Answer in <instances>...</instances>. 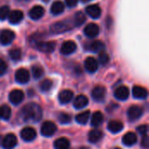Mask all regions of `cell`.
Masks as SVG:
<instances>
[{
  "instance_id": "1",
  "label": "cell",
  "mask_w": 149,
  "mask_h": 149,
  "mask_svg": "<svg viewBox=\"0 0 149 149\" xmlns=\"http://www.w3.org/2000/svg\"><path fill=\"white\" fill-rule=\"evenodd\" d=\"M42 109L36 103H28L21 110V115L24 121L38 122L42 118Z\"/></svg>"
},
{
  "instance_id": "2",
  "label": "cell",
  "mask_w": 149,
  "mask_h": 149,
  "mask_svg": "<svg viewBox=\"0 0 149 149\" xmlns=\"http://www.w3.org/2000/svg\"><path fill=\"white\" fill-rule=\"evenodd\" d=\"M72 28V25L67 21V20H63L60 22H57L51 25V31L53 34H59L65 32Z\"/></svg>"
},
{
  "instance_id": "3",
  "label": "cell",
  "mask_w": 149,
  "mask_h": 149,
  "mask_svg": "<svg viewBox=\"0 0 149 149\" xmlns=\"http://www.w3.org/2000/svg\"><path fill=\"white\" fill-rule=\"evenodd\" d=\"M35 47L42 52H45V53H51L55 50L56 47V44L52 41H47V42H44V41H36L35 42Z\"/></svg>"
},
{
  "instance_id": "4",
  "label": "cell",
  "mask_w": 149,
  "mask_h": 149,
  "mask_svg": "<svg viewBox=\"0 0 149 149\" xmlns=\"http://www.w3.org/2000/svg\"><path fill=\"white\" fill-rule=\"evenodd\" d=\"M57 131V126L52 121H45L41 127V134L45 137L53 135Z\"/></svg>"
},
{
  "instance_id": "5",
  "label": "cell",
  "mask_w": 149,
  "mask_h": 149,
  "mask_svg": "<svg viewBox=\"0 0 149 149\" xmlns=\"http://www.w3.org/2000/svg\"><path fill=\"white\" fill-rule=\"evenodd\" d=\"M15 38V33L10 30H3L0 33V44L3 45H8Z\"/></svg>"
},
{
  "instance_id": "6",
  "label": "cell",
  "mask_w": 149,
  "mask_h": 149,
  "mask_svg": "<svg viewBox=\"0 0 149 149\" xmlns=\"http://www.w3.org/2000/svg\"><path fill=\"white\" fill-rule=\"evenodd\" d=\"M77 49V45L75 44V42L72 41V40H68L65 41L62 44L61 47H60V52L63 55H70L72 53H73Z\"/></svg>"
},
{
  "instance_id": "7",
  "label": "cell",
  "mask_w": 149,
  "mask_h": 149,
  "mask_svg": "<svg viewBox=\"0 0 149 149\" xmlns=\"http://www.w3.org/2000/svg\"><path fill=\"white\" fill-rule=\"evenodd\" d=\"M15 79L19 84H26L30 80V73L26 69L20 68L15 73Z\"/></svg>"
},
{
  "instance_id": "8",
  "label": "cell",
  "mask_w": 149,
  "mask_h": 149,
  "mask_svg": "<svg viewBox=\"0 0 149 149\" xmlns=\"http://www.w3.org/2000/svg\"><path fill=\"white\" fill-rule=\"evenodd\" d=\"M143 113V110L141 107L138 106H132L127 111V118L131 121H134L139 120Z\"/></svg>"
},
{
  "instance_id": "9",
  "label": "cell",
  "mask_w": 149,
  "mask_h": 149,
  "mask_svg": "<svg viewBox=\"0 0 149 149\" xmlns=\"http://www.w3.org/2000/svg\"><path fill=\"white\" fill-rule=\"evenodd\" d=\"M17 143V137L13 134H7L3 140H2V146L4 149H12L16 147Z\"/></svg>"
},
{
  "instance_id": "10",
  "label": "cell",
  "mask_w": 149,
  "mask_h": 149,
  "mask_svg": "<svg viewBox=\"0 0 149 149\" xmlns=\"http://www.w3.org/2000/svg\"><path fill=\"white\" fill-rule=\"evenodd\" d=\"M24 98V94L21 90L15 89L12 90L10 94H9V100L13 104V105H18L20 104Z\"/></svg>"
},
{
  "instance_id": "11",
  "label": "cell",
  "mask_w": 149,
  "mask_h": 149,
  "mask_svg": "<svg viewBox=\"0 0 149 149\" xmlns=\"http://www.w3.org/2000/svg\"><path fill=\"white\" fill-rule=\"evenodd\" d=\"M20 136L23 141L29 142V141H33L36 138L37 133L32 127H24L22 129V131L20 133Z\"/></svg>"
},
{
  "instance_id": "12",
  "label": "cell",
  "mask_w": 149,
  "mask_h": 149,
  "mask_svg": "<svg viewBox=\"0 0 149 149\" xmlns=\"http://www.w3.org/2000/svg\"><path fill=\"white\" fill-rule=\"evenodd\" d=\"M93 99L97 102H102L106 97V88L104 86H96L93 88L92 92Z\"/></svg>"
},
{
  "instance_id": "13",
  "label": "cell",
  "mask_w": 149,
  "mask_h": 149,
  "mask_svg": "<svg viewBox=\"0 0 149 149\" xmlns=\"http://www.w3.org/2000/svg\"><path fill=\"white\" fill-rule=\"evenodd\" d=\"M84 33L86 34V36H87L88 38H93L95 37H97L100 33V28L99 26L94 24V23H90L88 24L85 29H84Z\"/></svg>"
},
{
  "instance_id": "14",
  "label": "cell",
  "mask_w": 149,
  "mask_h": 149,
  "mask_svg": "<svg viewBox=\"0 0 149 149\" xmlns=\"http://www.w3.org/2000/svg\"><path fill=\"white\" fill-rule=\"evenodd\" d=\"M45 14V9L40 5L33 6L29 11V17L33 20H38L41 18Z\"/></svg>"
},
{
  "instance_id": "15",
  "label": "cell",
  "mask_w": 149,
  "mask_h": 149,
  "mask_svg": "<svg viewBox=\"0 0 149 149\" xmlns=\"http://www.w3.org/2000/svg\"><path fill=\"white\" fill-rule=\"evenodd\" d=\"M98 67H99V63L94 58L88 57L85 60V68L88 72H90V73L95 72L98 70Z\"/></svg>"
},
{
  "instance_id": "16",
  "label": "cell",
  "mask_w": 149,
  "mask_h": 149,
  "mask_svg": "<svg viewBox=\"0 0 149 149\" xmlns=\"http://www.w3.org/2000/svg\"><path fill=\"white\" fill-rule=\"evenodd\" d=\"M24 17V13L19 10H14L10 11L8 15L9 22L12 24H17L21 22Z\"/></svg>"
},
{
  "instance_id": "17",
  "label": "cell",
  "mask_w": 149,
  "mask_h": 149,
  "mask_svg": "<svg viewBox=\"0 0 149 149\" xmlns=\"http://www.w3.org/2000/svg\"><path fill=\"white\" fill-rule=\"evenodd\" d=\"M86 12L93 18H99L101 15V9L98 4H91L86 8Z\"/></svg>"
},
{
  "instance_id": "18",
  "label": "cell",
  "mask_w": 149,
  "mask_h": 149,
  "mask_svg": "<svg viewBox=\"0 0 149 149\" xmlns=\"http://www.w3.org/2000/svg\"><path fill=\"white\" fill-rule=\"evenodd\" d=\"M114 96L119 100H126L129 97V89L125 86H121L115 90Z\"/></svg>"
},
{
  "instance_id": "19",
  "label": "cell",
  "mask_w": 149,
  "mask_h": 149,
  "mask_svg": "<svg viewBox=\"0 0 149 149\" xmlns=\"http://www.w3.org/2000/svg\"><path fill=\"white\" fill-rule=\"evenodd\" d=\"M73 98V93L71 90H63L58 94V100L61 104L65 105L69 103Z\"/></svg>"
},
{
  "instance_id": "20",
  "label": "cell",
  "mask_w": 149,
  "mask_h": 149,
  "mask_svg": "<svg viewBox=\"0 0 149 149\" xmlns=\"http://www.w3.org/2000/svg\"><path fill=\"white\" fill-rule=\"evenodd\" d=\"M88 105V99L85 95H79L73 101V107L75 109H82Z\"/></svg>"
},
{
  "instance_id": "21",
  "label": "cell",
  "mask_w": 149,
  "mask_h": 149,
  "mask_svg": "<svg viewBox=\"0 0 149 149\" xmlns=\"http://www.w3.org/2000/svg\"><path fill=\"white\" fill-rule=\"evenodd\" d=\"M133 95L135 99L138 100H145L148 97V91L146 88L135 86L133 88Z\"/></svg>"
},
{
  "instance_id": "22",
  "label": "cell",
  "mask_w": 149,
  "mask_h": 149,
  "mask_svg": "<svg viewBox=\"0 0 149 149\" xmlns=\"http://www.w3.org/2000/svg\"><path fill=\"white\" fill-rule=\"evenodd\" d=\"M105 49V45L103 42L101 41H93L92 43H90L87 46H86V50L90 51L92 52H103Z\"/></svg>"
},
{
  "instance_id": "23",
  "label": "cell",
  "mask_w": 149,
  "mask_h": 149,
  "mask_svg": "<svg viewBox=\"0 0 149 149\" xmlns=\"http://www.w3.org/2000/svg\"><path fill=\"white\" fill-rule=\"evenodd\" d=\"M123 127H124L123 123L121 121H119V120H111L107 125L108 130L113 134L120 133V131H122Z\"/></svg>"
},
{
  "instance_id": "24",
  "label": "cell",
  "mask_w": 149,
  "mask_h": 149,
  "mask_svg": "<svg viewBox=\"0 0 149 149\" xmlns=\"http://www.w3.org/2000/svg\"><path fill=\"white\" fill-rule=\"evenodd\" d=\"M136 141H137V136L133 132H129V133L126 134L122 139L123 144L127 147H131V146L134 145L136 143Z\"/></svg>"
},
{
  "instance_id": "25",
  "label": "cell",
  "mask_w": 149,
  "mask_h": 149,
  "mask_svg": "<svg viewBox=\"0 0 149 149\" xmlns=\"http://www.w3.org/2000/svg\"><path fill=\"white\" fill-rule=\"evenodd\" d=\"M65 10V3L61 1H55L52 3L51 7V13L54 16L61 14Z\"/></svg>"
},
{
  "instance_id": "26",
  "label": "cell",
  "mask_w": 149,
  "mask_h": 149,
  "mask_svg": "<svg viewBox=\"0 0 149 149\" xmlns=\"http://www.w3.org/2000/svg\"><path fill=\"white\" fill-rule=\"evenodd\" d=\"M103 136V133L99 129H93L89 132L88 134V141L91 143H97L100 140H101Z\"/></svg>"
},
{
  "instance_id": "27",
  "label": "cell",
  "mask_w": 149,
  "mask_h": 149,
  "mask_svg": "<svg viewBox=\"0 0 149 149\" xmlns=\"http://www.w3.org/2000/svg\"><path fill=\"white\" fill-rule=\"evenodd\" d=\"M55 149H69L70 148V141L66 138H58L54 142Z\"/></svg>"
},
{
  "instance_id": "28",
  "label": "cell",
  "mask_w": 149,
  "mask_h": 149,
  "mask_svg": "<svg viewBox=\"0 0 149 149\" xmlns=\"http://www.w3.org/2000/svg\"><path fill=\"white\" fill-rule=\"evenodd\" d=\"M103 120H104L103 114L100 112H95L92 116L91 124L93 127H99L103 123Z\"/></svg>"
},
{
  "instance_id": "29",
  "label": "cell",
  "mask_w": 149,
  "mask_h": 149,
  "mask_svg": "<svg viewBox=\"0 0 149 149\" xmlns=\"http://www.w3.org/2000/svg\"><path fill=\"white\" fill-rule=\"evenodd\" d=\"M90 118V112L89 111H86V112H83V113H79L75 120L76 121L79 123V124H81V125H86L88 121Z\"/></svg>"
},
{
  "instance_id": "30",
  "label": "cell",
  "mask_w": 149,
  "mask_h": 149,
  "mask_svg": "<svg viewBox=\"0 0 149 149\" xmlns=\"http://www.w3.org/2000/svg\"><path fill=\"white\" fill-rule=\"evenodd\" d=\"M11 110L7 105H3L0 107V118L5 120H8L10 118Z\"/></svg>"
},
{
  "instance_id": "31",
  "label": "cell",
  "mask_w": 149,
  "mask_h": 149,
  "mask_svg": "<svg viewBox=\"0 0 149 149\" xmlns=\"http://www.w3.org/2000/svg\"><path fill=\"white\" fill-rule=\"evenodd\" d=\"M86 19V15L82 11L76 12L75 16H74V18H73L74 25L75 26H80L81 24H83L85 23Z\"/></svg>"
},
{
  "instance_id": "32",
  "label": "cell",
  "mask_w": 149,
  "mask_h": 149,
  "mask_svg": "<svg viewBox=\"0 0 149 149\" xmlns=\"http://www.w3.org/2000/svg\"><path fill=\"white\" fill-rule=\"evenodd\" d=\"M31 72L34 79H40L44 75V70L40 65H33L31 67Z\"/></svg>"
},
{
  "instance_id": "33",
  "label": "cell",
  "mask_w": 149,
  "mask_h": 149,
  "mask_svg": "<svg viewBox=\"0 0 149 149\" xmlns=\"http://www.w3.org/2000/svg\"><path fill=\"white\" fill-rule=\"evenodd\" d=\"M9 55H10V58L12 60L17 61V60H19V59L21 58V57H22V52H21V50H20V49L15 48V49H12V50L10 51Z\"/></svg>"
},
{
  "instance_id": "34",
  "label": "cell",
  "mask_w": 149,
  "mask_h": 149,
  "mask_svg": "<svg viewBox=\"0 0 149 149\" xmlns=\"http://www.w3.org/2000/svg\"><path fill=\"white\" fill-rule=\"evenodd\" d=\"M52 86V81L51 79H48L43 80L40 83V90L42 92H48V91H50Z\"/></svg>"
},
{
  "instance_id": "35",
  "label": "cell",
  "mask_w": 149,
  "mask_h": 149,
  "mask_svg": "<svg viewBox=\"0 0 149 149\" xmlns=\"http://www.w3.org/2000/svg\"><path fill=\"white\" fill-rule=\"evenodd\" d=\"M58 121L61 124H68V123L71 122V120H72L71 116L68 113H61L58 115Z\"/></svg>"
},
{
  "instance_id": "36",
  "label": "cell",
  "mask_w": 149,
  "mask_h": 149,
  "mask_svg": "<svg viewBox=\"0 0 149 149\" xmlns=\"http://www.w3.org/2000/svg\"><path fill=\"white\" fill-rule=\"evenodd\" d=\"M10 13V8L7 5L0 7V20H4Z\"/></svg>"
},
{
  "instance_id": "37",
  "label": "cell",
  "mask_w": 149,
  "mask_h": 149,
  "mask_svg": "<svg viewBox=\"0 0 149 149\" xmlns=\"http://www.w3.org/2000/svg\"><path fill=\"white\" fill-rule=\"evenodd\" d=\"M109 56H108V54L107 53H106L105 52H101L100 53V56H99V61H100V63L101 64V65H107L108 62H109Z\"/></svg>"
},
{
  "instance_id": "38",
  "label": "cell",
  "mask_w": 149,
  "mask_h": 149,
  "mask_svg": "<svg viewBox=\"0 0 149 149\" xmlns=\"http://www.w3.org/2000/svg\"><path fill=\"white\" fill-rule=\"evenodd\" d=\"M7 71V65L6 63L0 58V76L3 75Z\"/></svg>"
},
{
  "instance_id": "39",
  "label": "cell",
  "mask_w": 149,
  "mask_h": 149,
  "mask_svg": "<svg viewBox=\"0 0 149 149\" xmlns=\"http://www.w3.org/2000/svg\"><path fill=\"white\" fill-rule=\"evenodd\" d=\"M148 125H141V126L138 127L137 130H138L139 134L143 136V135H145V134H148Z\"/></svg>"
},
{
  "instance_id": "40",
  "label": "cell",
  "mask_w": 149,
  "mask_h": 149,
  "mask_svg": "<svg viewBox=\"0 0 149 149\" xmlns=\"http://www.w3.org/2000/svg\"><path fill=\"white\" fill-rule=\"evenodd\" d=\"M148 143H149V139L148 134H145L143 135L142 137V140H141V146L145 148H148Z\"/></svg>"
},
{
  "instance_id": "41",
  "label": "cell",
  "mask_w": 149,
  "mask_h": 149,
  "mask_svg": "<svg viewBox=\"0 0 149 149\" xmlns=\"http://www.w3.org/2000/svg\"><path fill=\"white\" fill-rule=\"evenodd\" d=\"M78 2H79V0H65V4L68 7L72 8V7H74L77 5Z\"/></svg>"
},
{
  "instance_id": "42",
  "label": "cell",
  "mask_w": 149,
  "mask_h": 149,
  "mask_svg": "<svg viewBox=\"0 0 149 149\" xmlns=\"http://www.w3.org/2000/svg\"><path fill=\"white\" fill-rule=\"evenodd\" d=\"M80 149H87V148H80Z\"/></svg>"
},
{
  "instance_id": "43",
  "label": "cell",
  "mask_w": 149,
  "mask_h": 149,
  "mask_svg": "<svg viewBox=\"0 0 149 149\" xmlns=\"http://www.w3.org/2000/svg\"><path fill=\"white\" fill-rule=\"evenodd\" d=\"M114 149H120V148H114Z\"/></svg>"
},
{
  "instance_id": "44",
  "label": "cell",
  "mask_w": 149,
  "mask_h": 149,
  "mask_svg": "<svg viewBox=\"0 0 149 149\" xmlns=\"http://www.w3.org/2000/svg\"><path fill=\"white\" fill-rule=\"evenodd\" d=\"M86 1H90V0H86Z\"/></svg>"
}]
</instances>
